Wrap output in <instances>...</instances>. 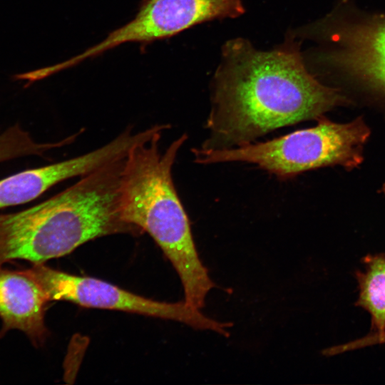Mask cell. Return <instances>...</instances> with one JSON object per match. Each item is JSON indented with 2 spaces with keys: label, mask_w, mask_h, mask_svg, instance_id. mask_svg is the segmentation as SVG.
I'll return each instance as SVG.
<instances>
[{
  "label": "cell",
  "mask_w": 385,
  "mask_h": 385,
  "mask_svg": "<svg viewBox=\"0 0 385 385\" xmlns=\"http://www.w3.org/2000/svg\"><path fill=\"white\" fill-rule=\"evenodd\" d=\"M212 96L209 136L202 150L251 143L282 127L318 119L349 102L339 89L312 74L293 36L269 51L256 49L245 38L226 42Z\"/></svg>",
  "instance_id": "obj_1"
},
{
  "label": "cell",
  "mask_w": 385,
  "mask_h": 385,
  "mask_svg": "<svg viewBox=\"0 0 385 385\" xmlns=\"http://www.w3.org/2000/svg\"><path fill=\"white\" fill-rule=\"evenodd\" d=\"M125 157L80 177L38 205L0 215V266L15 260L43 264L97 237L138 232L118 212Z\"/></svg>",
  "instance_id": "obj_2"
},
{
  "label": "cell",
  "mask_w": 385,
  "mask_h": 385,
  "mask_svg": "<svg viewBox=\"0 0 385 385\" xmlns=\"http://www.w3.org/2000/svg\"><path fill=\"white\" fill-rule=\"evenodd\" d=\"M163 131L137 143L128 152L121 172L118 212L125 223L153 237L181 280L184 301L200 309L215 284L200 260L172 178L178 152L188 136L182 135L161 152Z\"/></svg>",
  "instance_id": "obj_3"
},
{
  "label": "cell",
  "mask_w": 385,
  "mask_h": 385,
  "mask_svg": "<svg viewBox=\"0 0 385 385\" xmlns=\"http://www.w3.org/2000/svg\"><path fill=\"white\" fill-rule=\"evenodd\" d=\"M314 127L257 143L220 150L193 149L195 162H245L280 179L312 169L339 165L353 168L362 162L369 129L362 118L339 123L322 116Z\"/></svg>",
  "instance_id": "obj_4"
},
{
  "label": "cell",
  "mask_w": 385,
  "mask_h": 385,
  "mask_svg": "<svg viewBox=\"0 0 385 385\" xmlns=\"http://www.w3.org/2000/svg\"><path fill=\"white\" fill-rule=\"evenodd\" d=\"M40 284L48 300H64L82 307L119 310L173 320L194 329L230 335V322L203 314L185 301L170 303L145 298L91 277L70 274L36 264L27 270Z\"/></svg>",
  "instance_id": "obj_5"
},
{
  "label": "cell",
  "mask_w": 385,
  "mask_h": 385,
  "mask_svg": "<svg viewBox=\"0 0 385 385\" xmlns=\"http://www.w3.org/2000/svg\"><path fill=\"white\" fill-rule=\"evenodd\" d=\"M241 0H148L135 16L83 53L63 61L66 68L120 44L169 38L200 23L242 15Z\"/></svg>",
  "instance_id": "obj_6"
},
{
  "label": "cell",
  "mask_w": 385,
  "mask_h": 385,
  "mask_svg": "<svg viewBox=\"0 0 385 385\" xmlns=\"http://www.w3.org/2000/svg\"><path fill=\"white\" fill-rule=\"evenodd\" d=\"M314 30L334 44L324 62L385 95V16L340 22L327 17Z\"/></svg>",
  "instance_id": "obj_7"
},
{
  "label": "cell",
  "mask_w": 385,
  "mask_h": 385,
  "mask_svg": "<svg viewBox=\"0 0 385 385\" xmlns=\"http://www.w3.org/2000/svg\"><path fill=\"white\" fill-rule=\"evenodd\" d=\"M117 154L116 148L108 143L82 155L4 178L0 180V208L31 201L62 181L83 176L114 160Z\"/></svg>",
  "instance_id": "obj_8"
},
{
  "label": "cell",
  "mask_w": 385,
  "mask_h": 385,
  "mask_svg": "<svg viewBox=\"0 0 385 385\" xmlns=\"http://www.w3.org/2000/svg\"><path fill=\"white\" fill-rule=\"evenodd\" d=\"M49 302L27 270L12 271L0 266V337L11 329L25 333L36 345L45 341L48 330L44 314Z\"/></svg>",
  "instance_id": "obj_9"
},
{
  "label": "cell",
  "mask_w": 385,
  "mask_h": 385,
  "mask_svg": "<svg viewBox=\"0 0 385 385\" xmlns=\"http://www.w3.org/2000/svg\"><path fill=\"white\" fill-rule=\"evenodd\" d=\"M365 270L357 272L359 296L356 305L371 317V336L385 332V255H369L364 257Z\"/></svg>",
  "instance_id": "obj_10"
},
{
  "label": "cell",
  "mask_w": 385,
  "mask_h": 385,
  "mask_svg": "<svg viewBox=\"0 0 385 385\" xmlns=\"http://www.w3.org/2000/svg\"><path fill=\"white\" fill-rule=\"evenodd\" d=\"M62 145L61 140L37 143L27 132L16 125L0 135V163L27 155L41 156L47 151Z\"/></svg>",
  "instance_id": "obj_11"
},
{
  "label": "cell",
  "mask_w": 385,
  "mask_h": 385,
  "mask_svg": "<svg viewBox=\"0 0 385 385\" xmlns=\"http://www.w3.org/2000/svg\"><path fill=\"white\" fill-rule=\"evenodd\" d=\"M384 342H385V334H384Z\"/></svg>",
  "instance_id": "obj_12"
}]
</instances>
